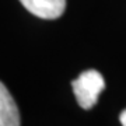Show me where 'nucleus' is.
<instances>
[{
    "label": "nucleus",
    "mask_w": 126,
    "mask_h": 126,
    "mask_svg": "<svg viewBox=\"0 0 126 126\" xmlns=\"http://www.w3.org/2000/svg\"><path fill=\"white\" fill-rule=\"evenodd\" d=\"M72 87L79 105L83 109H90L97 104L99 94L105 88V80L99 72L91 69L83 72L76 80H73Z\"/></svg>",
    "instance_id": "nucleus-1"
},
{
    "label": "nucleus",
    "mask_w": 126,
    "mask_h": 126,
    "mask_svg": "<svg viewBox=\"0 0 126 126\" xmlns=\"http://www.w3.org/2000/svg\"><path fill=\"white\" fill-rule=\"evenodd\" d=\"M31 14L44 20H55L64 13L66 0H20Z\"/></svg>",
    "instance_id": "nucleus-2"
},
{
    "label": "nucleus",
    "mask_w": 126,
    "mask_h": 126,
    "mask_svg": "<svg viewBox=\"0 0 126 126\" xmlns=\"http://www.w3.org/2000/svg\"><path fill=\"white\" fill-rule=\"evenodd\" d=\"M0 126H20V112L9 90L0 86Z\"/></svg>",
    "instance_id": "nucleus-3"
},
{
    "label": "nucleus",
    "mask_w": 126,
    "mask_h": 126,
    "mask_svg": "<svg viewBox=\"0 0 126 126\" xmlns=\"http://www.w3.org/2000/svg\"><path fill=\"white\" fill-rule=\"evenodd\" d=\"M119 121H121L122 126H126V109L121 112V115H119Z\"/></svg>",
    "instance_id": "nucleus-4"
}]
</instances>
